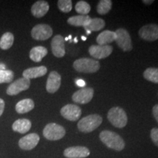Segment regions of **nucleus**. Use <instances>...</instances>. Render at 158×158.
I'll use <instances>...</instances> for the list:
<instances>
[{
	"label": "nucleus",
	"instance_id": "19",
	"mask_svg": "<svg viewBox=\"0 0 158 158\" xmlns=\"http://www.w3.org/2000/svg\"><path fill=\"white\" fill-rule=\"evenodd\" d=\"M105 24H106L105 21L101 19H99V18L91 19L88 24L84 27V29L86 31V34L90 35L92 31L101 30L102 29L104 28Z\"/></svg>",
	"mask_w": 158,
	"mask_h": 158
},
{
	"label": "nucleus",
	"instance_id": "28",
	"mask_svg": "<svg viewBox=\"0 0 158 158\" xmlns=\"http://www.w3.org/2000/svg\"><path fill=\"white\" fill-rule=\"evenodd\" d=\"M91 7L86 2L79 1L76 5V11L82 15H86L89 13Z\"/></svg>",
	"mask_w": 158,
	"mask_h": 158
},
{
	"label": "nucleus",
	"instance_id": "31",
	"mask_svg": "<svg viewBox=\"0 0 158 158\" xmlns=\"http://www.w3.org/2000/svg\"><path fill=\"white\" fill-rule=\"evenodd\" d=\"M152 141L153 143L155 144L157 147H158V128L155 127L151 130V133H150Z\"/></svg>",
	"mask_w": 158,
	"mask_h": 158
},
{
	"label": "nucleus",
	"instance_id": "9",
	"mask_svg": "<svg viewBox=\"0 0 158 158\" xmlns=\"http://www.w3.org/2000/svg\"><path fill=\"white\" fill-rule=\"evenodd\" d=\"M61 115L70 121H77L81 115V109L79 106L73 104H68L60 110Z\"/></svg>",
	"mask_w": 158,
	"mask_h": 158
},
{
	"label": "nucleus",
	"instance_id": "35",
	"mask_svg": "<svg viewBox=\"0 0 158 158\" xmlns=\"http://www.w3.org/2000/svg\"><path fill=\"white\" fill-rule=\"evenodd\" d=\"M143 2L145 3L146 5H151L152 3L154 2V1H153V0H151V1H148V0H143Z\"/></svg>",
	"mask_w": 158,
	"mask_h": 158
},
{
	"label": "nucleus",
	"instance_id": "8",
	"mask_svg": "<svg viewBox=\"0 0 158 158\" xmlns=\"http://www.w3.org/2000/svg\"><path fill=\"white\" fill-rule=\"evenodd\" d=\"M30 86V80L25 78H19L10 85L7 89V94L8 95H16L22 91L28 89Z\"/></svg>",
	"mask_w": 158,
	"mask_h": 158
},
{
	"label": "nucleus",
	"instance_id": "38",
	"mask_svg": "<svg viewBox=\"0 0 158 158\" xmlns=\"http://www.w3.org/2000/svg\"><path fill=\"white\" fill-rule=\"evenodd\" d=\"M81 39H82V40H86V37L82 36V37H81Z\"/></svg>",
	"mask_w": 158,
	"mask_h": 158
},
{
	"label": "nucleus",
	"instance_id": "1",
	"mask_svg": "<svg viewBox=\"0 0 158 158\" xmlns=\"http://www.w3.org/2000/svg\"><path fill=\"white\" fill-rule=\"evenodd\" d=\"M100 139L106 147L116 151H122L125 147V143L121 136L115 132L103 130L100 133Z\"/></svg>",
	"mask_w": 158,
	"mask_h": 158
},
{
	"label": "nucleus",
	"instance_id": "2",
	"mask_svg": "<svg viewBox=\"0 0 158 158\" xmlns=\"http://www.w3.org/2000/svg\"><path fill=\"white\" fill-rule=\"evenodd\" d=\"M102 122L101 116L98 114H92L84 117L78 122V128L83 133H91L97 129Z\"/></svg>",
	"mask_w": 158,
	"mask_h": 158
},
{
	"label": "nucleus",
	"instance_id": "22",
	"mask_svg": "<svg viewBox=\"0 0 158 158\" xmlns=\"http://www.w3.org/2000/svg\"><path fill=\"white\" fill-rule=\"evenodd\" d=\"M48 54V50L43 46H36L31 48L29 53V57L33 62H40Z\"/></svg>",
	"mask_w": 158,
	"mask_h": 158
},
{
	"label": "nucleus",
	"instance_id": "33",
	"mask_svg": "<svg viewBox=\"0 0 158 158\" xmlns=\"http://www.w3.org/2000/svg\"><path fill=\"white\" fill-rule=\"evenodd\" d=\"M76 84L77 86H78L79 87L81 88H84V86H86V83H85L84 80H81V79H76Z\"/></svg>",
	"mask_w": 158,
	"mask_h": 158
},
{
	"label": "nucleus",
	"instance_id": "30",
	"mask_svg": "<svg viewBox=\"0 0 158 158\" xmlns=\"http://www.w3.org/2000/svg\"><path fill=\"white\" fill-rule=\"evenodd\" d=\"M72 1L70 0H59L58 1V7L63 13H69L72 10Z\"/></svg>",
	"mask_w": 158,
	"mask_h": 158
},
{
	"label": "nucleus",
	"instance_id": "37",
	"mask_svg": "<svg viewBox=\"0 0 158 158\" xmlns=\"http://www.w3.org/2000/svg\"><path fill=\"white\" fill-rule=\"evenodd\" d=\"M68 40H70V43H72V36L71 35H69L68 37Z\"/></svg>",
	"mask_w": 158,
	"mask_h": 158
},
{
	"label": "nucleus",
	"instance_id": "23",
	"mask_svg": "<svg viewBox=\"0 0 158 158\" xmlns=\"http://www.w3.org/2000/svg\"><path fill=\"white\" fill-rule=\"evenodd\" d=\"M35 107V103L31 99H24L19 101L15 106V110L19 114H25L29 112Z\"/></svg>",
	"mask_w": 158,
	"mask_h": 158
},
{
	"label": "nucleus",
	"instance_id": "16",
	"mask_svg": "<svg viewBox=\"0 0 158 158\" xmlns=\"http://www.w3.org/2000/svg\"><path fill=\"white\" fill-rule=\"evenodd\" d=\"M61 76L56 71H52L47 79L46 90L49 93H55L60 87Z\"/></svg>",
	"mask_w": 158,
	"mask_h": 158
},
{
	"label": "nucleus",
	"instance_id": "25",
	"mask_svg": "<svg viewBox=\"0 0 158 158\" xmlns=\"http://www.w3.org/2000/svg\"><path fill=\"white\" fill-rule=\"evenodd\" d=\"M14 42V36L10 32H5L0 39V48L2 50L10 48Z\"/></svg>",
	"mask_w": 158,
	"mask_h": 158
},
{
	"label": "nucleus",
	"instance_id": "15",
	"mask_svg": "<svg viewBox=\"0 0 158 158\" xmlns=\"http://www.w3.org/2000/svg\"><path fill=\"white\" fill-rule=\"evenodd\" d=\"M51 50L53 54L56 57L61 58L65 54L64 38L62 35H57L51 41Z\"/></svg>",
	"mask_w": 158,
	"mask_h": 158
},
{
	"label": "nucleus",
	"instance_id": "3",
	"mask_svg": "<svg viewBox=\"0 0 158 158\" xmlns=\"http://www.w3.org/2000/svg\"><path fill=\"white\" fill-rule=\"evenodd\" d=\"M100 63L95 59L81 58L76 60L73 63L75 70L80 73H93L100 69Z\"/></svg>",
	"mask_w": 158,
	"mask_h": 158
},
{
	"label": "nucleus",
	"instance_id": "39",
	"mask_svg": "<svg viewBox=\"0 0 158 158\" xmlns=\"http://www.w3.org/2000/svg\"><path fill=\"white\" fill-rule=\"evenodd\" d=\"M74 42H75V43L78 42V39H77V37H76V38L74 39Z\"/></svg>",
	"mask_w": 158,
	"mask_h": 158
},
{
	"label": "nucleus",
	"instance_id": "12",
	"mask_svg": "<svg viewBox=\"0 0 158 158\" xmlns=\"http://www.w3.org/2000/svg\"><path fill=\"white\" fill-rule=\"evenodd\" d=\"M94 95V89L92 88H82L75 92L73 95V100L80 104H86L92 100Z\"/></svg>",
	"mask_w": 158,
	"mask_h": 158
},
{
	"label": "nucleus",
	"instance_id": "26",
	"mask_svg": "<svg viewBox=\"0 0 158 158\" xmlns=\"http://www.w3.org/2000/svg\"><path fill=\"white\" fill-rule=\"evenodd\" d=\"M143 77L147 81L158 84V69L155 68H149L144 71Z\"/></svg>",
	"mask_w": 158,
	"mask_h": 158
},
{
	"label": "nucleus",
	"instance_id": "34",
	"mask_svg": "<svg viewBox=\"0 0 158 158\" xmlns=\"http://www.w3.org/2000/svg\"><path fill=\"white\" fill-rule=\"evenodd\" d=\"M5 101L2 100V99L0 98V116L2 115L4 110H5Z\"/></svg>",
	"mask_w": 158,
	"mask_h": 158
},
{
	"label": "nucleus",
	"instance_id": "10",
	"mask_svg": "<svg viewBox=\"0 0 158 158\" xmlns=\"http://www.w3.org/2000/svg\"><path fill=\"white\" fill-rule=\"evenodd\" d=\"M113 51V48L109 45H91L89 48V54L94 58L97 59H105L108 56H110V54Z\"/></svg>",
	"mask_w": 158,
	"mask_h": 158
},
{
	"label": "nucleus",
	"instance_id": "13",
	"mask_svg": "<svg viewBox=\"0 0 158 158\" xmlns=\"http://www.w3.org/2000/svg\"><path fill=\"white\" fill-rule=\"evenodd\" d=\"M40 136L37 133H30L21 138L19 141V146L21 149L31 150L38 144Z\"/></svg>",
	"mask_w": 158,
	"mask_h": 158
},
{
	"label": "nucleus",
	"instance_id": "29",
	"mask_svg": "<svg viewBox=\"0 0 158 158\" xmlns=\"http://www.w3.org/2000/svg\"><path fill=\"white\" fill-rule=\"evenodd\" d=\"M13 77H14V73L13 71L10 70H0V84L11 82Z\"/></svg>",
	"mask_w": 158,
	"mask_h": 158
},
{
	"label": "nucleus",
	"instance_id": "11",
	"mask_svg": "<svg viewBox=\"0 0 158 158\" xmlns=\"http://www.w3.org/2000/svg\"><path fill=\"white\" fill-rule=\"evenodd\" d=\"M141 38L147 41H155L158 40V25L151 23L142 27L138 31Z\"/></svg>",
	"mask_w": 158,
	"mask_h": 158
},
{
	"label": "nucleus",
	"instance_id": "6",
	"mask_svg": "<svg viewBox=\"0 0 158 158\" xmlns=\"http://www.w3.org/2000/svg\"><path fill=\"white\" fill-rule=\"evenodd\" d=\"M116 35V43L124 51H130L133 49L131 38L129 32L123 28L118 29L115 31Z\"/></svg>",
	"mask_w": 158,
	"mask_h": 158
},
{
	"label": "nucleus",
	"instance_id": "5",
	"mask_svg": "<svg viewBox=\"0 0 158 158\" xmlns=\"http://www.w3.org/2000/svg\"><path fill=\"white\" fill-rule=\"evenodd\" d=\"M64 128L56 123H50L45 126L43 130V135L49 141H57L65 135Z\"/></svg>",
	"mask_w": 158,
	"mask_h": 158
},
{
	"label": "nucleus",
	"instance_id": "21",
	"mask_svg": "<svg viewBox=\"0 0 158 158\" xmlns=\"http://www.w3.org/2000/svg\"><path fill=\"white\" fill-rule=\"evenodd\" d=\"M116 38V35L115 31L106 30L98 35L97 37V42L100 45H106L115 41Z\"/></svg>",
	"mask_w": 158,
	"mask_h": 158
},
{
	"label": "nucleus",
	"instance_id": "17",
	"mask_svg": "<svg viewBox=\"0 0 158 158\" xmlns=\"http://www.w3.org/2000/svg\"><path fill=\"white\" fill-rule=\"evenodd\" d=\"M49 5L45 1H37L32 5L31 12L36 18L43 17L48 12Z\"/></svg>",
	"mask_w": 158,
	"mask_h": 158
},
{
	"label": "nucleus",
	"instance_id": "36",
	"mask_svg": "<svg viewBox=\"0 0 158 158\" xmlns=\"http://www.w3.org/2000/svg\"><path fill=\"white\" fill-rule=\"evenodd\" d=\"M5 64H3V63H0V70H5Z\"/></svg>",
	"mask_w": 158,
	"mask_h": 158
},
{
	"label": "nucleus",
	"instance_id": "32",
	"mask_svg": "<svg viewBox=\"0 0 158 158\" xmlns=\"http://www.w3.org/2000/svg\"><path fill=\"white\" fill-rule=\"evenodd\" d=\"M152 114H153L154 117H155L156 121H157V123H158V104L155 105V106L153 107Z\"/></svg>",
	"mask_w": 158,
	"mask_h": 158
},
{
	"label": "nucleus",
	"instance_id": "14",
	"mask_svg": "<svg viewBox=\"0 0 158 158\" xmlns=\"http://www.w3.org/2000/svg\"><path fill=\"white\" fill-rule=\"evenodd\" d=\"M90 155V151L85 147H71L64 151V156L67 158H85Z\"/></svg>",
	"mask_w": 158,
	"mask_h": 158
},
{
	"label": "nucleus",
	"instance_id": "20",
	"mask_svg": "<svg viewBox=\"0 0 158 158\" xmlns=\"http://www.w3.org/2000/svg\"><path fill=\"white\" fill-rule=\"evenodd\" d=\"M31 123L27 118H19L15 121L13 124V130L15 132L23 134L27 133L31 129Z\"/></svg>",
	"mask_w": 158,
	"mask_h": 158
},
{
	"label": "nucleus",
	"instance_id": "18",
	"mask_svg": "<svg viewBox=\"0 0 158 158\" xmlns=\"http://www.w3.org/2000/svg\"><path fill=\"white\" fill-rule=\"evenodd\" d=\"M47 68L45 66L35 67L27 69L23 71V77L25 78L30 80L31 78H36L39 77H42L47 73Z\"/></svg>",
	"mask_w": 158,
	"mask_h": 158
},
{
	"label": "nucleus",
	"instance_id": "27",
	"mask_svg": "<svg viewBox=\"0 0 158 158\" xmlns=\"http://www.w3.org/2000/svg\"><path fill=\"white\" fill-rule=\"evenodd\" d=\"M112 2L110 0H102L98 3L97 7V11L99 14L106 15L107 14L111 9Z\"/></svg>",
	"mask_w": 158,
	"mask_h": 158
},
{
	"label": "nucleus",
	"instance_id": "7",
	"mask_svg": "<svg viewBox=\"0 0 158 158\" xmlns=\"http://www.w3.org/2000/svg\"><path fill=\"white\" fill-rule=\"evenodd\" d=\"M31 37L37 40H45L53 35V30L50 26L38 24L33 27L31 32Z\"/></svg>",
	"mask_w": 158,
	"mask_h": 158
},
{
	"label": "nucleus",
	"instance_id": "24",
	"mask_svg": "<svg viewBox=\"0 0 158 158\" xmlns=\"http://www.w3.org/2000/svg\"><path fill=\"white\" fill-rule=\"evenodd\" d=\"M91 18L89 15H76V16H72L69 18L68 23L69 24L75 26V27H85L90 21Z\"/></svg>",
	"mask_w": 158,
	"mask_h": 158
},
{
	"label": "nucleus",
	"instance_id": "4",
	"mask_svg": "<svg viewBox=\"0 0 158 158\" xmlns=\"http://www.w3.org/2000/svg\"><path fill=\"white\" fill-rule=\"evenodd\" d=\"M108 118L114 127L122 128L127 123V116L125 111L119 107L110 108L108 113Z\"/></svg>",
	"mask_w": 158,
	"mask_h": 158
}]
</instances>
